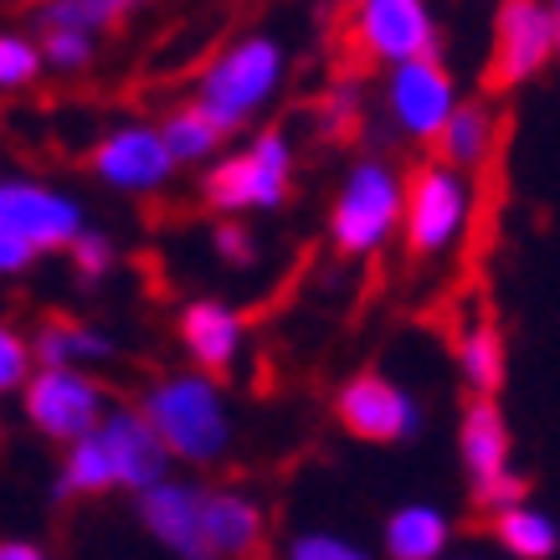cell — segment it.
Segmentation results:
<instances>
[{
	"mask_svg": "<svg viewBox=\"0 0 560 560\" xmlns=\"http://www.w3.org/2000/svg\"><path fill=\"white\" fill-rule=\"evenodd\" d=\"M139 417L160 438L165 458L186 463V468H221L232 442H237L226 390H221V381H211L201 371H171L150 381L144 396H139Z\"/></svg>",
	"mask_w": 560,
	"mask_h": 560,
	"instance_id": "obj_1",
	"label": "cell"
},
{
	"mask_svg": "<svg viewBox=\"0 0 560 560\" xmlns=\"http://www.w3.org/2000/svg\"><path fill=\"white\" fill-rule=\"evenodd\" d=\"M283 78H289V51H283V42L268 32H242L196 72L190 108H196L221 139H232V135H242V129H253L272 103H278Z\"/></svg>",
	"mask_w": 560,
	"mask_h": 560,
	"instance_id": "obj_2",
	"label": "cell"
},
{
	"mask_svg": "<svg viewBox=\"0 0 560 560\" xmlns=\"http://www.w3.org/2000/svg\"><path fill=\"white\" fill-rule=\"evenodd\" d=\"M293 190V139L289 129H257L247 144L221 150L201 171V201L217 217H262L278 211Z\"/></svg>",
	"mask_w": 560,
	"mask_h": 560,
	"instance_id": "obj_3",
	"label": "cell"
},
{
	"mask_svg": "<svg viewBox=\"0 0 560 560\" xmlns=\"http://www.w3.org/2000/svg\"><path fill=\"white\" fill-rule=\"evenodd\" d=\"M401 206H407V175L381 154H365L345 171L335 206H329V242L345 257H375L401 237Z\"/></svg>",
	"mask_w": 560,
	"mask_h": 560,
	"instance_id": "obj_4",
	"label": "cell"
},
{
	"mask_svg": "<svg viewBox=\"0 0 560 560\" xmlns=\"http://www.w3.org/2000/svg\"><path fill=\"white\" fill-rule=\"evenodd\" d=\"M474 226V175L447 171L442 160L407 175V206H401V237L417 257L453 253Z\"/></svg>",
	"mask_w": 560,
	"mask_h": 560,
	"instance_id": "obj_5",
	"label": "cell"
},
{
	"mask_svg": "<svg viewBox=\"0 0 560 560\" xmlns=\"http://www.w3.org/2000/svg\"><path fill=\"white\" fill-rule=\"evenodd\" d=\"M108 390L93 371H32V381L21 386V417L36 438L72 447L98 432V422L108 417Z\"/></svg>",
	"mask_w": 560,
	"mask_h": 560,
	"instance_id": "obj_6",
	"label": "cell"
},
{
	"mask_svg": "<svg viewBox=\"0 0 560 560\" xmlns=\"http://www.w3.org/2000/svg\"><path fill=\"white\" fill-rule=\"evenodd\" d=\"M0 226L21 237L36 257L68 253L88 232V211L72 190L32 180V175H0Z\"/></svg>",
	"mask_w": 560,
	"mask_h": 560,
	"instance_id": "obj_7",
	"label": "cell"
},
{
	"mask_svg": "<svg viewBox=\"0 0 560 560\" xmlns=\"http://www.w3.org/2000/svg\"><path fill=\"white\" fill-rule=\"evenodd\" d=\"M350 42L360 57L381 68H407L422 57H438L442 32L427 0H360L350 11Z\"/></svg>",
	"mask_w": 560,
	"mask_h": 560,
	"instance_id": "obj_8",
	"label": "cell"
},
{
	"mask_svg": "<svg viewBox=\"0 0 560 560\" xmlns=\"http://www.w3.org/2000/svg\"><path fill=\"white\" fill-rule=\"evenodd\" d=\"M88 171H93V180L103 190H119V196H160L180 175L160 129L144 119L103 129L98 144L88 150Z\"/></svg>",
	"mask_w": 560,
	"mask_h": 560,
	"instance_id": "obj_9",
	"label": "cell"
},
{
	"mask_svg": "<svg viewBox=\"0 0 560 560\" xmlns=\"http://www.w3.org/2000/svg\"><path fill=\"white\" fill-rule=\"evenodd\" d=\"M458 103V78L442 57H422V62L386 72V114L396 124V135L411 139V144H438L442 124L453 119Z\"/></svg>",
	"mask_w": 560,
	"mask_h": 560,
	"instance_id": "obj_10",
	"label": "cell"
},
{
	"mask_svg": "<svg viewBox=\"0 0 560 560\" xmlns=\"http://www.w3.org/2000/svg\"><path fill=\"white\" fill-rule=\"evenodd\" d=\"M335 417L350 438L360 442H407L422 432V407H417V396H411L401 381H390L386 371H360L350 375L335 396Z\"/></svg>",
	"mask_w": 560,
	"mask_h": 560,
	"instance_id": "obj_11",
	"label": "cell"
},
{
	"mask_svg": "<svg viewBox=\"0 0 560 560\" xmlns=\"http://www.w3.org/2000/svg\"><path fill=\"white\" fill-rule=\"evenodd\" d=\"M556 62V42H550V5L540 0H504L493 16V83L520 88L540 78Z\"/></svg>",
	"mask_w": 560,
	"mask_h": 560,
	"instance_id": "obj_12",
	"label": "cell"
},
{
	"mask_svg": "<svg viewBox=\"0 0 560 560\" xmlns=\"http://www.w3.org/2000/svg\"><path fill=\"white\" fill-rule=\"evenodd\" d=\"M139 504V525L165 556L175 560H206V529H201V504H206V483L201 478H165L135 499Z\"/></svg>",
	"mask_w": 560,
	"mask_h": 560,
	"instance_id": "obj_13",
	"label": "cell"
},
{
	"mask_svg": "<svg viewBox=\"0 0 560 560\" xmlns=\"http://www.w3.org/2000/svg\"><path fill=\"white\" fill-rule=\"evenodd\" d=\"M98 447L103 458H108V474H114V489L124 493H144L154 483H165L171 478L175 463L165 458V447L160 438L150 432V422L139 417V407H108V417L98 422Z\"/></svg>",
	"mask_w": 560,
	"mask_h": 560,
	"instance_id": "obj_14",
	"label": "cell"
},
{
	"mask_svg": "<svg viewBox=\"0 0 560 560\" xmlns=\"http://www.w3.org/2000/svg\"><path fill=\"white\" fill-rule=\"evenodd\" d=\"M201 529H206V560H253L268 545V510L247 489L206 483Z\"/></svg>",
	"mask_w": 560,
	"mask_h": 560,
	"instance_id": "obj_15",
	"label": "cell"
},
{
	"mask_svg": "<svg viewBox=\"0 0 560 560\" xmlns=\"http://www.w3.org/2000/svg\"><path fill=\"white\" fill-rule=\"evenodd\" d=\"M180 350L190 355V371L226 375L247 350V319L221 299H196L180 308Z\"/></svg>",
	"mask_w": 560,
	"mask_h": 560,
	"instance_id": "obj_16",
	"label": "cell"
},
{
	"mask_svg": "<svg viewBox=\"0 0 560 560\" xmlns=\"http://www.w3.org/2000/svg\"><path fill=\"white\" fill-rule=\"evenodd\" d=\"M458 458L468 468V489H483L493 478L520 474L514 468V432L499 401H468L458 417Z\"/></svg>",
	"mask_w": 560,
	"mask_h": 560,
	"instance_id": "obj_17",
	"label": "cell"
},
{
	"mask_svg": "<svg viewBox=\"0 0 560 560\" xmlns=\"http://www.w3.org/2000/svg\"><path fill=\"white\" fill-rule=\"evenodd\" d=\"M453 514L438 504H396L381 525V556L386 560H447L453 556Z\"/></svg>",
	"mask_w": 560,
	"mask_h": 560,
	"instance_id": "obj_18",
	"label": "cell"
},
{
	"mask_svg": "<svg viewBox=\"0 0 560 560\" xmlns=\"http://www.w3.org/2000/svg\"><path fill=\"white\" fill-rule=\"evenodd\" d=\"M36 371H93L98 360H114V335L83 319H47L32 335Z\"/></svg>",
	"mask_w": 560,
	"mask_h": 560,
	"instance_id": "obj_19",
	"label": "cell"
},
{
	"mask_svg": "<svg viewBox=\"0 0 560 560\" xmlns=\"http://www.w3.org/2000/svg\"><path fill=\"white\" fill-rule=\"evenodd\" d=\"M438 150H442V165L458 175H474L478 165H489L493 150H499V114H493V103L463 98L453 108V119L442 124Z\"/></svg>",
	"mask_w": 560,
	"mask_h": 560,
	"instance_id": "obj_20",
	"label": "cell"
},
{
	"mask_svg": "<svg viewBox=\"0 0 560 560\" xmlns=\"http://www.w3.org/2000/svg\"><path fill=\"white\" fill-rule=\"evenodd\" d=\"M458 375L468 386V401H499V386L510 375V350L493 319H474L458 335Z\"/></svg>",
	"mask_w": 560,
	"mask_h": 560,
	"instance_id": "obj_21",
	"label": "cell"
},
{
	"mask_svg": "<svg viewBox=\"0 0 560 560\" xmlns=\"http://www.w3.org/2000/svg\"><path fill=\"white\" fill-rule=\"evenodd\" d=\"M489 535L510 560H556V550H560L556 514L540 510V504H529V499L514 504V510L489 514Z\"/></svg>",
	"mask_w": 560,
	"mask_h": 560,
	"instance_id": "obj_22",
	"label": "cell"
},
{
	"mask_svg": "<svg viewBox=\"0 0 560 560\" xmlns=\"http://www.w3.org/2000/svg\"><path fill=\"white\" fill-rule=\"evenodd\" d=\"M154 129H160V139H165V150H171L175 171H180V165H201V171H206V165H211V160L221 154V144H226V139H221L217 129H211V124H206L201 114L190 108V103L171 108V114L154 124Z\"/></svg>",
	"mask_w": 560,
	"mask_h": 560,
	"instance_id": "obj_23",
	"label": "cell"
},
{
	"mask_svg": "<svg viewBox=\"0 0 560 560\" xmlns=\"http://www.w3.org/2000/svg\"><path fill=\"white\" fill-rule=\"evenodd\" d=\"M57 499H98V493H114V474H108V458H103L98 438H83L62 447V468H57V483H51Z\"/></svg>",
	"mask_w": 560,
	"mask_h": 560,
	"instance_id": "obj_24",
	"label": "cell"
},
{
	"mask_svg": "<svg viewBox=\"0 0 560 560\" xmlns=\"http://www.w3.org/2000/svg\"><path fill=\"white\" fill-rule=\"evenodd\" d=\"M36 16H42V26H72V32L103 36L129 16V5L124 0H47Z\"/></svg>",
	"mask_w": 560,
	"mask_h": 560,
	"instance_id": "obj_25",
	"label": "cell"
},
{
	"mask_svg": "<svg viewBox=\"0 0 560 560\" xmlns=\"http://www.w3.org/2000/svg\"><path fill=\"white\" fill-rule=\"evenodd\" d=\"M36 51H42V68L51 72H88L98 62V36L72 32V26H42Z\"/></svg>",
	"mask_w": 560,
	"mask_h": 560,
	"instance_id": "obj_26",
	"label": "cell"
},
{
	"mask_svg": "<svg viewBox=\"0 0 560 560\" xmlns=\"http://www.w3.org/2000/svg\"><path fill=\"white\" fill-rule=\"evenodd\" d=\"M42 51H36V36L16 32V26H0V93H21L42 78Z\"/></svg>",
	"mask_w": 560,
	"mask_h": 560,
	"instance_id": "obj_27",
	"label": "cell"
},
{
	"mask_svg": "<svg viewBox=\"0 0 560 560\" xmlns=\"http://www.w3.org/2000/svg\"><path fill=\"white\" fill-rule=\"evenodd\" d=\"M36 355H32V335L16 329L11 319H0V401L21 396V386L32 381Z\"/></svg>",
	"mask_w": 560,
	"mask_h": 560,
	"instance_id": "obj_28",
	"label": "cell"
},
{
	"mask_svg": "<svg viewBox=\"0 0 560 560\" xmlns=\"http://www.w3.org/2000/svg\"><path fill=\"white\" fill-rule=\"evenodd\" d=\"M283 560H375L371 550L340 529H304V535H293L289 540V556Z\"/></svg>",
	"mask_w": 560,
	"mask_h": 560,
	"instance_id": "obj_29",
	"label": "cell"
},
{
	"mask_svg": "<svg viewBox=\"0 0 560 560\" xmlns=\"http://www.w3.org/2000/svg\"><path fill=\"white\" fill-rule=\"evenodd\" d=\"M68 257H72V272H78V278L98 283V278H108V272H114V262H119V247H114V237H108V232L88 226L83 237L68 247Z\"/></svg>",
	"mask_w": 560,
	"mask_h": 560,
	"instance_id": "obj_30",
	"label": "cell"
},
{
	"mask_svg": "<svg viewBox=\"0 0 560 560\" xmlns=\"http://www.w3.org/2000/svg\"><path fill=\"white\" fill-rule=\"evenodd\" d=\"M211 247H217V257L226 268H253L257 262V237L247 221H217L211 226Z\"/></svg>",
	"mask_w": 560,
	"mask_h": 560,
	"instance_id": "obj_31",
	"label": "cell"
},
{
	"mask_svg": "<svg viewBox=\"0 0 560 560\" xmlns=\"http://www.w3.org/2000/svg\"><path fill=\"white\" fill-rule=\"evenodd\" d=\"M36 262V253L26 247L21 237H11L5 226H0V278H21V272Z\"/></svg>",
	"mask_w": 560,
	"mask_h": 560,
	"instance_id": "obj_32",
	"label": "cell"
},
{
	"mask_svg": "<svg viewBox=\"0 0 560 560\" xmlns=\"http://www.w3.org/2000/svg\"><path fill=\"white\" fill-rule=\"evenodd\" d=\"M0 560H51V556H47V545L21 540V535H5V540H0Z\"/></svg>",
	"mask_w": 560,
	"mask_h": 560,
	"instance_id": "obj_33",
	"label": "cell"
},
{
	"mask_svg": "<svg viewBox=\"0 0 560 560\" xmlns=\"http://www.w3.org/2000/svg\"><path fill=\"white\" fill-rule=\"evenodd\" d=\"M550 42H556V57H560V0L550 5Z\"/></svg>",
	"mask_w": 560,
	"mask_h": 560,
	"instance_id": "obj_34",
	"label": "cell"
},
{
	"mask_svg": "<svg viewBox=\"0 0 560 560\" xmlns=\"http://www.w3.org/2000/svg\"><path fill=\"white\" fill-rule=\"evenodd\" d=\"M447 560H489V556H447Z\"/></svg>",
	"mask_w": 560,
	"mask_h": 560,
	"instance_id": "obj_35",
	"label": "cell"
}]
</instances>
